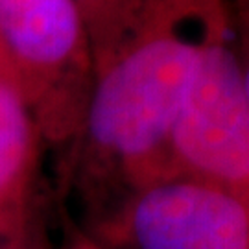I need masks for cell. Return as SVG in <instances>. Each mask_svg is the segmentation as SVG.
I'll list each match as a JSON object with an SVG mask.
<instances>
[{
	"mask_svg": "<svg viewBox=\"0 0 249 249\" xmlns=\"http://www.w3.org/2000/svg\"><path fill=\"white\" fill-rule=\"evenodd\" d=\"M223 0H141L113 48L94 63L80 139L92 174L124 196L176 178L170 139L196 71L207 18Z\"/></svg>",
	"mask_w": 249,
	"mask_h": 249,
	"instance_id": "1",
	"label": "cell"
},
{
	"mask_svg": "<svg viewBox=\"0 0 249 249\" xmlns=\"http://www.w3.org/2000/svg\"><path fill=\"white\" fill-rule=\"evenodd\" d=\"M170 157L176 178L216 185L249 207V100L229 0L207 18L196 71L172 129Z\"/></svg>",
	"mask_w": 249,
	"mask_h": 249,
	"instance_id": "2",
	"label": "cell"
},
{
	"mask_svg": "<svg viewBox=\"0 0 249 249\" xmlns=\"http://www.w3.org/2000/svg\"><path fill=\"white\" fill-rule=\"evenodd\" d=\"M0 65L52 137L80 135L94 83L89 34L72 0H0Z\"/></svg>",
	"mask_w": 249,
	"mask_h": 249,
	"instance_id": "3",
	"label": "cell"
},
{
	"mask_svg": "<svg viewBox=\"0 0 249 249\" xmlns=\"http://www.w3.org/2000/svg\"><path fill=\"white\" fill-rule=\"evenodd\" d=\"M102 249H249V207L223 188L168 178L122 197Z\"/></svg>",
	"mask_w": 249,
	"mask_h": 249,
	"instance_id": "4",
	"label": "cell"
},
{
	"mask_svg": "<svg viewBox=\"0 0 249 249\" xmlns=\"http://www.w3.org/2000/svg\"><path fill=\"white\" fill-rule=\"evenodd\" d=\"M34 157V120L30 106L0 65V201L11 196Z\"/></svg>",
	"mask_w": 249,
	"mask_h": 249,
	"instance_id": "5",
	"label": "cell"
},
{
	"mask_svg": "<svg viewBox=\"0 0 249 249\" xmlns=\"http://www.w3.org/2000/svg\"><path fill=\"white\" fill-rule=\"evenodd\" d=\"M89 34L92 59L100 61L122 36L141 0H72Z\"/></svg>",
	"mask_w": 249,
	"mask_h": 249,
	"instance_id": "6",
	"label": "cell"
},
{
	"mask_svg": "<svg viewBox=\"0 0 249 249\" xmlns=\"http://www.w3.org/2000/svg\"><path fill=\"white\" fill-rule=\"evenodd\" d=\"M236 39V57L249 100V0H229Z\"/></svg>",
	"mask_w": 249,
	"mask_h": 249,
	"instance_id": "7",
	"label": "cell"
},
{
	"mask_svg": "<svg viewBox=\"0 0 249 249\" xmlns=\"http://www.w3.org/2000/svg\"><path fill=\"white\" fill-rule=\"evenodd\" d=\"M80 249H102L100 246H94V244H85V246H81Z\"/></svg>",
	"mask_w": 249,
	"mask_h": 249,
	"instance_id": "8",
	"label": "cell"
}]
</instances>
